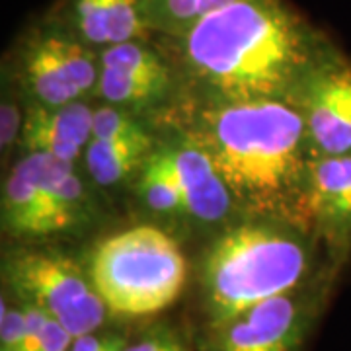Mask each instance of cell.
<instances>
[{"mask_svg":"<svg viewBox=\"0 0 351 351\" xmlns=\"http://www.w3.org/2000/svg\"><path fill=\"white\" fill-rule=\"evenodd\" d=\"M172 84V76H143L131 75L125 71L108 69L100 64L98 92L101 98L121 108H138L149 106L162 98Z\"/></svg>","mask_w":351,"mask_h":351,"instance_id":"cell-17","label":"cell"},{"mask_svg":"<svg viewBox=\"0 0 351 351\" xmlns=\"http://www.w3.org/2000/svg\"><path fill=\"white\" fill-rule=\"evenodd\" d=\"M24 308H8L2 299L0 306V351H22L25 341Z\"/></svg>","mask_w":351,"mask_h":351,"instance_id":"cell-20","label":"cell"},{"mask_svg":"<svg viewBox=\"0 0 351 351\" xmlns=\"http://www.w3.org/2000/svg\"><path fill=\"white\" fill-rule=\"evenodd\" d=\"M151 137L101 141L92 138L86 147V166L90 176L101 186H115L151 156Z\"/></svg>","mask_w":351,"mask_h":351,"instance_id":"cell-15","label":"cell"},{"mask_svg":"<svg viewBox=\"0 0 351 351\" xmlns=\"http://www.w3.org/2000/svg\"><path fill=\"white\" fill-rule=\"evenodd\" d=\"M73 341L75 338L71 336V332L57 318L49 316L36 341L25 351H69Z\"/></svg>","mask_w":351,"mask_h":351,"instance_id":"cell-22","label":"cell"},{"mask_svg":"<svg viewBox=\"0 0 351 351\" xmlns=\"http://www.w3.org/2000/svg\"><path fill=\"white\" fill-rule=\"evenodd\" d=\"M125 351H191L189 346L170 328H154L135 343H127Z\"/></svg>","mask_w":351,"mask_h":351,"instance_id":"cell-21","label":"cell"},{"mask_svg":"<svg viewBox=\"0 0 351 351\" xmlns=\"http://www.w3.org/2000/svg\"><path fill=\"white\" fill-rule=\"evenodd\" d=\"M306 207L332 244L351 242V154L314 158Z\"/></svg>","mask_w":351,"mask_h":351,"instance_id":"cell-11","label":"cell"},{"mask_svg":"<svg viewBox=\"0 0 351 351\" xmlns=\"http://www.w3.org/2000/svg\"><path fill=\"white\" fill-rule=\"evenodd\" d=\"M88 276L115 316L160 313L180 297L188 265L174 239L156 226H133L94 250Z\"/></svg>","mask_w":351,"mask_h":351,"instance_id":"cell-4","label":"cell"},{"mask_svg":"<svg viewBox=\"0 0 351 351\" xmlns=\"http://www.w3.org/2000/svg\"><path fill=\"white\" fill-rule=\"evenodd\" d=\"M4 281L22 304L43 308L73 338L94 334L110 314L86 271L59 252H16L4 260Z\"/></svg>","mask_w":351,"mask_h":351,"instance_id":"cell-5","label":"cell"},{"mask_svg":"<svg viewBox=\"0 0 351 351\" xmlns=\"http://www.w3.org/2000/svg\"><path fill=\"white\" fill-rule=\"evenodd\" d=\"M20 123H22V115L16 110V106L10 101L2 104V112H0V143L2 147H10L16 137L20 135Z\"/></svg>","mask_w":351,"mask_h":351,"instance_id":"cell-24","label":"cell"},{"mask_svg":"<svg viewBox=\"0 0 351 351\" xmlns=\"http://www.w3.org/2000/svg\"><path fill=\"white\" fill-rule=\"evenodd\" d=\"M211 158L232 201L277 219L308 213L311 141L297 106L221 101L186 133Z\"/></svg>","mask_w":351,"mask_h":351,"instance_id":"cell-2","label":"cell"},{"mask_svg":"<svg viewBox=\"0 0 351 351\" xmlns=\"http://www.w3.org/2000/svg\"><path fill=\"white\" fill-rule=\"evenodd\" d=\"M318 156L351 154V63L324 49L293 101Z\"/></svg>","mask_w":351,"mask_h":351,"instance_id":"cell-7","label":"cell"},{"mask_svg":"<svg viewBox=\"0 0 351 351\" xmlns=\"http://www.w3.org/2000/svg\"><path fill=\"white\" fill-rule=\"evenodd\" d=\"M84 211L86 193L73 170V162L51 156L43 189L41 237L73 228L84 217Z\"/></svg>","mask_w":351,"mask_h":351,"instance_id":"cell-14","label":"cell"},{"mask_svg":"<svg viewBox=\"0 0 351 351\" xmlns=\"http://www.w3.org/2000/svg\"><path fill=\"white\" fill-rule=\"evenodd\" d=\"M49 154L27 152L14 168L2 193V226L16 237H41L43 189Z\"/></svg>","mask_w":351,"mask_h":351,"instance_id":"cell-13","label":"cell"},{"mask_svg":"<svg viewBox=\"0 0 351 351\" xmlns=\"http://www.w3.org/2000/svg\"><path fill=\"white\" fill-rule=\"evenodd\" d=\"M219 101L293 104L324 39L283 0H240L170 39Z\"/></svg>","mask_w":351,"mask_h":351,"instance_id":"cell-1","label":"cell"},{"mask_svg":"<svg viewBox=\"0 0 351 351\" xmlns=\"http://www.w3.org/2000/svg\"><path fill=\"white\" fill-rule=\"evenodd\" d=\"M149 135L137 119L129 113L115 108H100L94 112L92 119V138L117 141V138H135Z\"/></svg>","mask_w":351,"mask_h":351,"instance_id":"cell-19","label":"cell"},{"mask_svg":"<svg viewBox=\"0 0 351 351\" xmlns=\"http://www.w3.org/2000/svg\"><path fill=\"white\" fill-rule=\"evenodd\" d=\"M127 339L119 334H106V336H94L86 334L75 338L69 351H125Z\"/></svg>","mask_w":351,"mask_h":351,"instance_id":"cell-23","label":"cell"},{"mask_svg":"<svg viewBox=\"0 0 351 351\" xmlns=\"http://www.w3.org/2000/svg\"><path fill=\"white\" fill-rule=\"evenodd\" d=\"M22 76L27 90L43 106H63L98 86L100 55L64 22H49L25 38Z\"/></svg>","mask_w":351,"mask_h":351,"instance_id":"cell-6","label":"cell"},{"mask_svg":"<svg viewBox=\"0 0 351 351\" xmlns=\"http://www.w3.org/2000/svg\"><path fill=\"white\" fill-rule=\"evenodd\" d=\"M94 112L78 101L63 106L32 108L22 125V145L27 152L49 154L75 162L80 151L92 141Z\"/></svg>","mask_w":351,"mask_h":351,"instance_id":"cell-10","label":"cell"},{"mask_svg":"<svg viewBox=\"0 0 351 351\" xmlns=\"http://www.w3.org/2000/svg\"><path fill=\"white\" fill-rule=\"evenodd\" d=\"M306 269V246L285 228L250 223L226 230L201 267L207 326H221L258 302L293 293Z\"/></svg>","mask_w":351,"mask_h":351,"instance_id":"cell-3","label":"cell"},{"mask_svg":"<svg viewBox=\"0 0 351 351\" xmlns=\"http://www.w3.org/2000/svg\"><path fill=\"white\" fill-rule=\"evenodd\" d=\"M69 25L92 47L147 39L151 29L145 24L141 0H71Z\"/></svg>","mask_w":351,"mask_h":351,"instance_id":"cell-12","label":"cell"},{"mask_svg":"<svg viewBox=\"0 0 351 351\" xmlns=\"http://www.w3.org/2000/svg\"><path fill=\"white\" fill-rule=\"evenodd\" d=\"M162 154L174 174L189 217L203 223H219L230 213L234 201L203 149L184 137L174 147L162 149Z\"/></svg>","mask_w":351,"mask_h":351,"instance_id":"cell-9","label":"cell"},{"mask_svg":"<svg viewBox=\"0 0 351 351\" xmlns=\"http://www.w3.org/2000/svg\"><path fill=\"white\" fill-rule=\"evenodd\" d=\"M237 2L240 0H141V10L151 34L176 39L186 36L209 14Z\"/></svg>","mask_w":351,"mask_h":351,"instance_id":"cell-16","label":"cell"},{"mask_svg":"<svg viewBox=\"0 0 351 351\" xmlns=\"http://www.w3.org/2000/svg\"><path fill=\"white\" fill-rule=\"evenodd\" d=\"M138 195L152 211L162 215L186 213V205L178 189L176 178L164 158L162 151L154 152L143 164L138 178Z\"/></svg>","mask_w":351,"mask_h":351,"instance_id":"cell-18","label":"cell"},{"mask_svg":"<svg viewBox=\"0 0 351 351\" xmlns=\"http://www.w3.org/2000/svg\"><path fill=\"white\" fill-rule=\"evenodd\" d=\"M306 328L304 302L285 293L211 328L209 351H299Z\"/></svg>","mask_w":351,"mask_h":351,"instance_id":"cell-8","label":"cell"}]
</instances>
